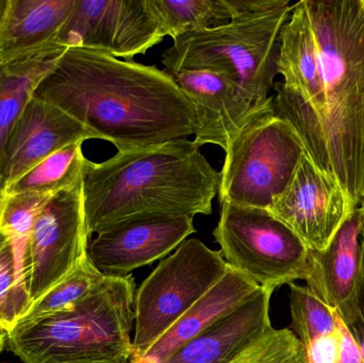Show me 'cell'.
Here are the masks:
<instances>
[{
	"label": "cell",
	"instance_id": "obj_1",
	"mask_svg": "<svg viewBox=\"0 0 364 363\" xmlns=\"http://www.w3.org/2000/svg\"><path fill=\"white\" fill-rule=\"evenodd\" d=\"M34 97L74 117L119 151L194 136L196 107L166 70L68 47Z\"/></svg>",
	"mask_w": 364,
	"mask_h": 363
},
{
	"label": "cell",
	"instance_id": "obj_2",
	"mask_svg": "<svg viewBox=\"0 0 364 363\" xmlns=\"http://www.w3.org/2000/svg\"><path fill=\"white\" fill-rule=\"evenodd\" d=\"M320 57V106L294 130L310 160L360 204L364 173V0H305Z\"/></svg>",
	"mask_w": 364,
	"mask_h": 363
},
{
	"label": "cell",
	"instance_id": "obj_3",
	"mask_svg": "<svg viewBox=\"0 0 364 363\" xmlns=\"http://www.w3.org/2000/svg\"><path fill=\"white\" fill-rule=\"evenodd\" d=\"M220 173L188 139L119 151L82 166L83 211L90 239L112 226L155 215H209Z\"/></svg>",
	"mask_w": 364,
	"mask_h": 363
},
{
	"label": "cell",
	"instance_id": "obj_4",
	"mask_svg": "<svg viewBox=\"0 0 364 363\" xmlns=\"http://www.w3.org/2000/svg\"><path fill=\"white\" fill-rule=\"evenodd\" d=\"M136 283L132 275L106 277L70 310L19 320L8 332L10 351L23 363H128Z\"/></svg>",
	"mask_w": 364,
	"mask_h": 363
},
{
	"label": "cell",
	"instance_id": "obj_5",
	"mask_svg": "<svg viewBox=\"0 0 364 363\" xmlns=\"http://www.w3.org/2000/svg\"><path fill=\"white\" fill-rule=\"evenodd\" d=\"M293 4L175 38L162 53L168 72L210 70L232 80L252 102L267 104L278 75L280 32Z\"/></svg>",
	"mask_w": 364,
	"mask_h": 363
},
{
	"label": "cell",
	"instance_id": "obj_6",
	"mask_svg": "<svg viewBox=\"0 0 364 363\" xmlns=\"http://www.w3.org/2000/svg\"><path fill=\"white\" fill-rule=\"evenodd\" d=\"M218 200L269 209L294 176L305 153L296 132L274 112L273 102L259 111L225 151Z\"/></svg>",
	"mask_w": 364,
	"mask_h": 363
},
{
	"label": "cell",
	"instance_id": "obj_7",
	"mask_svg": "<svg viewBox=\"0 0 364 363\" xmlns=\"http://www.w3.org/2000/svg\"><path fill=\"white\" fill-rule=\"evenodd\" d=\"M228 269L222 253L188 239L160 261L134 298L136 332L130 362L141 359L222 279Z\"/></svg>",
	"mask_w": 364,
	"mask_h": 363
},
{
	"label": "cell",
	"instance_id": "obj_8",
	"mask_svg": "<svg viewBox=\"0 0 364 363\" xmlns=\"http://www.w3.org/2000/svg\"><path fill=\"white\" fill-rule=\"evenodd\" d=\"M220 206L213 236L229 266L273 292L305 279L309 249L286 224L267 209Z\"/></svg>",
	"mask_w": 364,
	"mask_h": 363
},
{
	"label": "cell",
	"instance_id": "obj_9",
	"mask_svg": "<svg viewBox=\"0 0 364 363\" xmlns=\"http://www.w3.org/2000/svg\"><path fill=\"white\" fill-rule=\"evenodd\" d=\"M90 240L81 183L55 194L38 213L28 242L25 281L30 306L80 264Z\"/></svg>",
	"mask_w": 364,
	"mask_h": 363
},
{
	"label": "cell",
	"instance_id": "obj_10",
	"mask_svg": "<svg viewBox=\"0 0 364 363\" xmlns=\"http://www.w3.org/2000/svg\"><path fill=\"white\" fill-rule=\"evenodd\" d=\"M164 38L147 0H75L58 43L132 61Z\"/></svg>",
	"mask_w": 364,
	"mask_h": 363
},
{
	"label": "cell",
	"instance_id": "obj_11",
	"mask_svg": "<svg viewBox=\"0 0 364 363\" xmlns=\"http://www.w3.org/2000/svg\"><path fill=\"white\" fill-rule=\"evenodd\" d=\"M358 205L306 153L284 193L269 209L309 251L327 249Z\"/></svg>",
	"mask_w": 364,
	"mask_h": 363
},
{
	"label": "cell",
	"instance_id": "obj_12",
	"mask_svg": "<svg viewBox=\"0 0 364 363\" xmlns=\"http://www.w3.org/2000/svg\"><path fill=\"white\" fill-rule=\"evenodd\" d=\"M196 232L190 215H155L117 224L91 239L87 253L106 277H124L181 246Z\"/></svg>",
	"mask_w": 364,
	"mask_h": 363
},
{
	"label": "cell",
	"instance_id": "obj_13",
	"mask_svg": "<svg viewBox=\"0 0 364 363\" xmlns=\"http://www.w3.org/2000/svg\"><path fill=\"white\" fill-rule=\"evenodd\" d=\"M91 139H95L94 134L74 117L32 96L4 144L0 164L2 191L59 149Z\"/></svg>",
	"mask_w": 364,
	"mask_h": 363
},
{
	"label": "cell",
	"instance_id": "obj_14",
	"mask_svg": "<svg viewBox=\"0 0 364 363\" xmlns=\"http://www.w3.org/2000/svg\"><path fill=\"white\" fill-rule=\"evenodd\" d=\"M196 107L198 129L194 142L198 146L214 144L227 151L231 141L252 117L273 102L257 104L222 72L181 70L170 72Z\"/></svg>",
	"mask_w": 364,
	"mask_h": 363
},
{
	"label": "cell",
	"instance_id": "obj_15",
	"mask_svg": "<svg viewBox=\"0 0 364 363\" xmlns=\"http://www.w3.org/2000/svg\"><path fill=\"white\" fill-rule=\"evenodd\" d=\"M360 273V212L357 208L326 249L309 251L304 279L312 292L337 311L350 330L359 322Z\"/></svg>",
	"mask_w": 364,
	"mask_h": 363
},
{
	"label": "cell",
	"instance_id": "obj_16",
	"mask_svg": "<svg viewBox=\"0 0 364 363\" xmlns=\"http://www.w3.org/2000/svg\"><path fill=\"white\" fill-rule=\"evenodd\" d=\"M273 291L259 288L241 306L220 318L162 363H230L273 328Z\"/></svg>",
	"mask_w": 364,
	"mask_h": 363
},
{
	"label": "cell",
	"instance_id": "obj_17",
	"mask_svg": "<svg viewBox=\"0 0 364 363\" xmlns=\"http://www.w3.org/2000/svg\"><path fill=\"white\" fill-rule=\"evenodd\" d=\"M259 286L228 266L220 281L157 341L141 359L130 363H162L201 332L252 298Z\"/></svg>",
	"mask_w": 364,
	"mask_h": 363
},
{
	"label": "cell",
	"instance_id": "obj_18",
	"mask_svg": "<svg viewBox=\"0 0 364 363\" xmlns=\"http://www.w3.org/2000/svg\"><path fill=\"white\" fill-rule=\"evenodd\" d=\"M74 4L75 0H10L0 28V62L58 43Z\"/></svg>",
	"mask_w": 364,
	"mask_h": 363
},
{
	"label": "cell",
	"instance_id": "obj_19",
	"mask_svg": "<svg viewBox=\"0 0 364 363\" xmlns=\"http://www.w3.org/2000/svg\"><path fill=\"white\" fill-rule=\"evenodd\" d=\"M66 49L55 43L0 62V164L11 129L41 81L53 70Z\"/></svg>",
	"mask_w": 364,
	"mask_h": 363
},
{
	"label": "cell",
	"instance_id": "obj_20",
	"mask_svg": "<svg viewBox=\"0 0 364 363\" xmlns=\"http://www.w3.org/2000/svg\"><path fill=\"white\" fill-rule=\"evenodd\" d=\"M53 195L55 194L32 192L9 194L4 195L2 202L0 230L6 234L12 247L15 264V290L26 310L30 307L25 281L28 242L38 213Z\"/></svg>",
	"mask_w": 364,
	"mask_h": 363
},
{
	"label": "cell",
	"instance_id": "obj_21",
	"mask_svg": "<svg viewBox=\"0 0 364 363\" xmlns=\"http://www.w3.org/2000/svg\"><path fill=\"white\" fill-rule=\"evenodd\" d=\"M82 141L72 143L48 156L4 190L9 194H57L80 185L85 157Z\"/></svg>",
	"mask_w": 364,
	"mask_h": 363
},
{
	"label": "cell",
	"instance_id": "obj_22",
	"mask_svg": "<svg viewBox=\"0 0 364 363\" xmlns=\"http://www.w3.org/2000/svg\"><path fill=\"white\" fill-rule=\"evenodd\" d=\"M147 4L164 36L173 40L231 21L224 0H147Z\"/></svg>",
	"mask_w": 364,
	"mask_h": 363
},
{
	"label": "cell",
	"instance_id": "obj_23",
	"mask_svg": "<svg viewBox=\"0 0 364 363\" xmlns=\"http://www.w3.org/2000/svg\"><path fill=\"white\" fill-rule=\"evenodd\" d=\"M105 279L106 276L95 268L87 254L68 276L34 302L21 320L36 319L70 310L93 293Z\"/></svg>",
	"mask_w": 364,
	"mask_h": 363
},
{
	"label": "cell",
	"instance_id": "obj_24",
	"mask_svg": "<svg viewBox=\"0 0 364 363\" xmlns=\"http://www.w3.org/2000/svg\"><path fill=\"white\" fill-rule=\"evenodd\" d=\"M292 332L304 347L320 337L337 332V311L306 286L290 283Z\"/></svg>",
	"mask_w": 364,
	"mask_h": 363
},
{
	"label": "cell",
	"instance_id": "obj_25",
	"mask_svg": "<svg viewBox=\"0 0 364 363\" xmlns=\"http://www.w3.org/2000/svg\"><path fill=\"white\" fill-rule=\"evenodd\" d=\"M230 363H308V359L292 330L273 327Z\"/></svg>",
	"mask_w": 364,
	"mask_h": 363
},
{
	"label": "cell",
	"instance_id": "obj_26",
	"mask_svg": "<svg viewBox=\"0 0 364 363\" xmlns=\"http://www.w3.org/2000/svg\"><path fill=\"white\" fill-rule=\"evenodd\" d=\"M26 311L15 290L14 255L9 242L0 249V326L10 332Z\"/></svg>",
	"mask_w": 364,
	"mask_h": 363
},
{
	"label": "cell",
	"instance_id": "obj_27",
	"mask_svg": "<svg viewBox=\"0 0 364 363\" xmlns=\"http://www.w3.org/2000/svg\"><path fill=\"white\" fill-rule=\"evenodd\" d=\"M231 19L252 16L282 8L289 0H224Z\"/></svg>",
	"mask_w": 364,
	"mask_h": 363
},
{
	"label": "cell",
	"instance_id": "obj_28",
	"mask_svg": "<svg viewBox=\"0 0 364 363\" xmlns=\"http://www.w3.org/2000/svg\"><path fill=\"white\" fill-rule=\"evenodd\" d=\"M308 363H338L339 337L338 332L320 337L305 347Z\"/></svg>",
	"mask_w": 364,
	"mask_h": 363
},
{
	"label": "cell",
	"instance_id": "obj_29",
	"mask_svg": "<svg viewBox=\"0 0 364 363\" xmlns=\"http://www.w3.org/2000/svg\"><path fill=\"white\" fill-rule=\"evenodd\" d=\"M336 321H337V332L339 337V362L338 363H364L358 341L338 313Z\"/></svg>",
	"mask_w": 364,
	"mask_h": 363
},
{
	"label": "cell",
	"instance_id": "obj_30",
	"mask_svg": "<svg viewBox=\"0 0 364 363\" xmlns=\"http://www.w3.org/2000/svg\"><path fill=\"white\" fill-rule=\"evenodd\" d=\"M360 212V244H361V273L359 283L358 306L359 322L352 330L358 342L364 340V202L358 206Z\"/></svg>",
	"mask_w": 364,
	"mask_h": 363
},
{
	"label": "cell",
	"instance_id": "obj_31",
	"mask_svg": "<svg viewBox=\"0 0 364 363\" xmlns=\"http://www.w3.org/2000/svg\"><path fill=\"white\" fill-rule=\"evenodd\" d=\"M9 1H10V0H0V28H1L4 16H6V10H8Z\"/></svg>",
	"mask_w": 364,
	"mask_h": 363
},
{
	"label": "cell",
	"instance_id": "obj_32",
	"mask_svg": "<svg viewBox=\"0 0 364 363\" xmlns=\"http://www.w3.org/2000/svg\"><path fill=\"white\" fill-rule=\"evenodd\" d=\"M6 342H8V332H0V353L4 351Z\"/></svg>",
	"mask_w": 364,
	"mask_h": 363
},
{
	"label": "cell",
	"instance_id": "obj_33",
	"mask_svg": "<svg viewBox=\"0 0 364 363\" xmlns=\"http://www.w3.org/2000/svg\"><path fill=\"white\" fill-rule=\"evenodd\" d=\"M8 243V237H6V234H4V232H2L1 230H0V249H4Z\"/></svg>",
	"mask_w": 364,
	"mask_h": 363
},
{
	"label": "cell",
	"instance_id": "obj_34",
	"mask_svg": "<svg viewBox=\"0 0 364 363\" xmlns=\"http://www.w3.org/2000/svg\"><path fill=\"white\" fill-rule=\"evenodd\" d=\"M4 194L1 189V185H0V215H1L2 202H4Z\"/></svg>",
	"mask_w": 364,
	"mask_h": 363
},
{
	"label": "cell",
	"instance_id": "obj_35",
	"mask_svg": "<svg viewBox=\"0 0 364 363\" xmlns=\"http://www.w3.org/2000/svg\"><path fill=\"white\" fill-rule=\"evenodd\" d=\"M364 202V173H363V188H361V200L360 202Z\"/></svg>",
	"mask_w": 364,
	"mask_h": 363
},
{
	"label": "cell",
	"instance_id": "obj_36",
	"mask_svg": "<svg viewBox=\"0 0 364 363\" xmlns=\"http://www.w3.org/2000/svg\"><path fill=\"white\" fill-rule=\"evenodd\" d=\"M0 332H6V330H4V328L0 326Z\"/></svg>",
	"mask_w": 364,
	"mask_h": 363
},
{
	"label": "cell",
	"instance_id": "obj_37",
	"mask_svg": "<svg viewBox=\"0 0 364 363\" xmlns=\"http://www.w3.org/2000/svg\"><path fill=\"white\" fill-rule=\"evenodd\" d=\"M128 363H130V362H128Z\"/></svg>",
	"mask_w": 364,
	"mask_h": 363
}]
</instances>
